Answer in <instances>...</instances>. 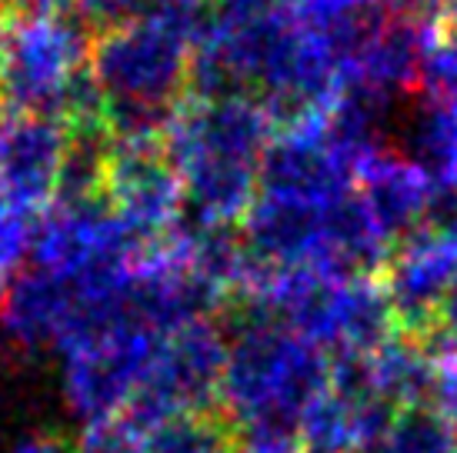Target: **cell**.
I'll return each mask as SVG.
<instances>
[{
    "mask_svg": "<svg viewBox=\"0 0 457 453\" xmlns=\"http://www.w3.org/2000/svg\"><path fill=\"white\" fill-rule=\"evenodd\" d=\"M368 453H457V430L431 407H411L391 416Z\"/></svg>",
    "mask_w": 457,
    "mask_h": 453,
    "instance_id": "14",
    "label": "cell"
},
{
    "mask_svg": "<svg viewBox=\"0 0 457 453\" xmlns=\"http://www.w3.org/2000/svg\"><path fill=\"white\" fill-rule=\"evenodd\" d=\"M384 293L407 337H431L447 293L457 284V220L420 224L384 264Z\"/></svg>",
    "mask_w": 457,
    "mask_h": 453,
    "instance_id": "6",
    "label": "cell"
},
{
    "mask_svg": "<svg viewBox=\"0 0 457 453\" xmlns=\"http://www.w3.org/2000/svg\"><path fill=\"white\" fill-rule=\"evenodd\" d=\"M67 7L80 17L90 37H101V34L144 21L151 13L154 0H67Z\"/></svg>",
    "mask_w": 457,
    "mask_h": 453,
    "instance_id": "15",
    "label": "cell"
},
{
    "mask_svg": "<svg viewBox=\"0 0 457 453\" xmlns=\"http://www.w3.org/2000/svg\"><path fill=\"white\" fill-rule=\"evenodd\" d=\"M431 347H445V350H457V284L447 293L445 307L437 314V324H434V334L424 337Z\"/></svg>",
    "mask_w": 457,
    "mask_h": 453,
    "instance_id": "20",
    "label": "cell"
},
{
    "mask_svg": "<svg viewBox=\"0 0 457 453\" xmlns=\"http://www.w3.org/2000/svg\"><path fill=\"white\" fill-rule=\"evenodd\" d=\"M230 453H297V437H241Z\"/></svg>",
    "mask_w": 457,
    "mask_h": 453,
    "instance_id": "23",
    "label": "cell"
},
{
    "mask_svg": "<svg viewBox=\"0 0 457 453\" xmlns=\"http://www.w3.org/2000/svg\"><path fill=\"white\" fill-rule=\"evenodd\" d=\"M387 144L431 180V190L457 187V101L424 94L404 117L394 113Z\"/></svg>",
    "mask_w": 457,
    "mask_h": 453,
    "instance_id": "11",
    "label": "cell"
},
{
    "mask_svg": "<svg viewBox=\"0 0 457 453\" xmlns=\"http://www.w3.org/2000/svg\"><path fill=\"white\" fill-rule=\"evenodd\" d=\"M67 0H0V17L13 21H30V17H51L61 11Z\"/></svg>",
    "mask_w": 457,
    "mask_h": 453,
    "instance_id": "21",
    "label": "cell"
},
{
    "mask_svg": "<svg viewBox=\"0 0 457 453\" xmlns=\"http://www.w3.org/2000/svg\"><path fill=\"white\" fill-rule=\"evenodd\" d=\"M224 360L228 334L214 317L167 334L124 416L140 430H154L178 416L214 414Z\"/></svg>",
    "mask_w": 457,
    "mask_h": 453,
    "instance_id": "5",
    "label": "cell"
},
{
    "mask_svg": "<svg viewBox=\"0 0 457 453\" xmlns=\"http://www.w3.org/2000/svg\"><path fill=\"white\" fill-rule=\"evenodd\" d=\"M437 353V370H434V391H431V410L441 414L457 430V350L431 347Z\"/></svg>",
    "mask_w": 457,
    "mask_h": 453,
    "instance_id": "19",
    "label": "cell"
},
{
    "mask_svg": "<svg viewBox=\"0 0 457 453\" xmlns=\"http://www.w3.org/2000/svg\"><path fill=\"white\" fill-rule=\"evenodd\" d=\"M294 0H211V24L217 27H251L264 21L287 17Z\"/></svg>",
    "mask_w": 457,
    "mask_h": 453,
    "instance_id": "18",
    "label": "cell"
},
{
    "mask_svg": "<svg viewBox=\"0 0 457 453\" xmlns=\"http://www.w3.org/2000/svg\"><path fill=\"white\" fill-rule=\"evenodd\" d=\"M13 453H74V443L61 433H30L27 441L17 443Z\"/></svg>",
    "mask_w": 457,
    "mask_h": 453,
    "instance_id": "24",
    "label": "cell"
},
{
    "mask_svg": "<svg viewBox=\"0 0 457 453\" xmlns=\"http://www.w3.org/2000/svg\"><path fill=\"white\" fill-rule=\"evenodd\" d=\"M330 357L280 320L247 310L228 337L217 410L241 437H297L311 403L328 391Z\"/></svg>",
    "mask_w": 457,
    "mask_h": 453,
    "instance_id": "2",
    "label": "cell"
},
{
    "mask_svg": "<svg viewBox=\"0 0 457 453\" xmlns=\"http://www.w3.org/2000/svg\"><path fill=\"white\" fill-rule=\"evenodd\" d=\"M30 226L34 217L0 201V284L17 274L30 251Z\"/></svg>",
    "mask_w": 457,
    "mask_h": 453,
    "instance_id": "17",
    "label": "cell"
},
{
    "mask_svg": "<svg viewBox=\"0 0 457 453\" xmlns=\"http://www.w3.org/2000/svg\"><path fill=\"white\" fill-rule=\"evenodd\" d=\"M274 124L254 97L180 103L164 134V157L184 187V217L237 226L257 197L261 157Z\"/></svg>",
    "mask_w": 457,
    "mask_h": 453,
    "instance_id": "1",
    "label": "cell"
},
{
    "mask_svg": "<svg viewBox=\"0 0 457 453\" xmlns=\"http://www.w3.org/2000/svg\"><path fill=\"white\" fill-rule=\"evenodd\" d=\"M90 30L71 7L51 17H0V107L61 120L67 80L87 63Z\"/></svg>",
    "mask_w": 457,
    "mask_h": 453,
    "instance_id": "3",
    "label": "cell"
},
{
    "mask_svg": "<svg viewBox=\"0 0 457 453\" xmlns=\"http://www.w3.org/2000/svg\"><path fill=\"white\" fill-rule=\"evenodd\" d=\"M370 393L394 410L428 407L434 391L437 353L424 337H391L384 347L364 357Z\"/></svg>",
    "mask_w": 457,
    "mask_h": 453,
    "instance_id": "12",
    "label": "cell"
},
{
    "mask_svg": "<svg viewBox=\"0 0 457 453\" xmlns=\"http://www.w3.org/2000/svg\"><path fill=\"white\" fill-rule=\"evenodd\" d=\"M211 0H154V7H194V11H207Z\"/></svg>",
    "mask_w": 457,
    "mask_h": 453,
    "instance_id": "25",
    "label": "cell"
},
{
    "mask_svg": "<svg viewBox=\"0 0 457 453\" xmlns=\"http://www.w3.org/2000/svg\"><path fill=\"white\" fill-rule=\"evenodd\" d=\"M387 7H391V13H397V17L431 24L437 13L451 7V0H387Z\"/></svg>",
    "mask_w": 457,
    "mask_h": 453,
    "instance_id": "22",
    "label": "cell"
},
{
    "mask_svg": "<svg viewBox=\"0 0 457 453\" xmlns=\"http://www.w3.org/2000/svg\"><path fill=\"white\" fill-rule=\"evenodd\" d=\"M71 310H74L71 280L51 270L27 267L4 290L0 327L17 350H54L67 327Z\"/></svg>",
    "mask_w": 457,
    "mask_h": 453,
    "instance_id": "9",
    "label": "cell"
},
{
    "mask_svg": "<svg viewBox=\"0 0 457 453\" xmlns=\"http://www.w3.org/2000/svg\"><path fill=\"white\" fill-rule=\"evenodd\" d=\"M361 174V203L370 220L381 226L387 240H404L428 220L431 207V180L401 153L381 151L357 167Z\"/></svg>",
    "mask_w": 457,
    "mask_h": 453,
    "instance_id": "10",
    "label": "cell"
},
{
    "mask_svg": "<svg viewBox=\"0 0 457 453\" xmlns=\"http://www.w3.org/2000/svg\"><path fill=\"white\" fill-rule=\"evenodd\" d=\"M420 87L428 97L457 101V24L447 34H437L420 63Z\"/></svg>",
    "mask_w": 457,
    "mask_h": 453,
    "instance_id": "16",
    "label": "cell"
},
{
    "mask_svg": "<svg viewBox=\"0 0 457 453\" xmlns=\"http://www.w3.org/2000/svg\"><path fill=\"white\" fill-rule=\"evenodd\" d=\"M104 197L111 214L144 237L167 234L184 214V187L161 144H114Z\"/></svg>",
    "mask_w": 457,
    "mask_h": 453,
    "instance_id": "7",
    "label": "cell"
},
{
    "mask_svg": "<svg viewBox=\"0 0 457 453\" xmlns=\"http://www.w3.org/2000/svg\"><path fill=\"white\" fill-rule=\"evenodd\" d=\"M114 140L104 124L67 127L64 153L54 180V207H101L107 203V174H111Z\"/></svg>",
    "mask_w": 457,
    "mask_h": 453,
    "instance_id": "13",
    "label": "cell"
},
{
    "mask_svg": "<svg viewBox=\"0 0 457 453\" xmlns=\"http://www.w3.org/2000/svg\"><path fill=\"white\" fill-rule=\"evenodd\" d=\"M64 140L67 127L61 120L0 107V201L30 217L47 210Z\"/></svg>",
    "mask_w": 457,
    "mask_h": 453,
    "instance_id": "8",
    "label": "cell"
},
{
    "mask_svg": "<svg viewBox=\"0 0 457 453\" xmlns=\"http://www.w3.org/2000/svg\"><path fill=\"white\" fill-rule=\"evenodd\" d=\"M194 44L180 30L147 13L137 24L94 37L87 67L107 101L161 103L187 101V70Z\"/></svg>",
    "mask_w": 457,
    "mask_h": 453,
    "instance_id": "4",
    "label": "cell"
},
{
    "mask_svg": "<svg viewBox=\"0 0 457 453\" xmlns=\"http://www.w3.org/2000/svg\"><path fill=\"white\" fill-rule=\"evenodd\" d=\"M4 290H7V284H0V307H4Z\"/></svg>",
    "mask_w": 457,
    "mask_h": 453,
    "instance_id": "26",
    "label": "cell"
}]
</instances>
